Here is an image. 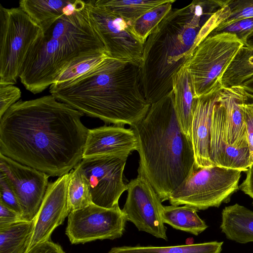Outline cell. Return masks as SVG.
<instances>
[{
    "label": "cell",
    "mask_w": 253,
    "mask_h": 253,
    "mask_svg": "<svg viewBox=\"0 0 253 253\" xmlns=\"http://www.w3.org/2000/svg\"><path fill=\"white\" fill-rule=\"evenodd\" d=\"M84 115L51 94L19 100L0 118V153L49 176L67 174L83 159Z\"/></svg>",
    "instance_id": "6da1fadb"
},
{
    "label": "cell",
    "mask_w": 253,
    "mask_h": 253,
    "mask_svg": "<svg viewBox=\"0 0 253 253\" xmlns=\"http://www.w3.org/2000/svg\"><path fill=\"white\" fill-rule=\"evenodd\" d=\"M219 0H196L172 9L144 43L139 66L141 88L151 105L172 90L173 75L214 29Z\"/></svg>",
    "instance_id": "7a4b0ae2"
},
{
    "label": "cell",
    "mask_w": 253,
    "mask_h": 253,
    "mask_svg": "<svg viewBox=\"0 0 253 253\" xmlns=\"http://www.w3.org/2000/svg\"><path fill=\"white\" fill-rule=\"evenodd\" d=\"M49 92L87 116L116 125L133 126L151 106L141 90L139 66L110 57L74 80L51 84Z\"/></svg>",
    "instance_id": "3957f363"
},
{
    "label": "cell",
    "mask_w": 253,
    "mask_h": 253,
    "mask_svg": "<svg viewBox=\"0 0 253 253\" xmlns=\"http://www.w3.org/2000/svg\"><path fill=\"white\" fill-rule=\"evenodd\" d=\"M130 127L137 141L138 175L151 184L162 202L195 169L191 138L183 131L173 90L151 105L146 116Z\"/></svg>",
    "instance_id": "277c9868"
},
{
    "label": "cell",
    "mask_w": 253,
    "mask_h": 253,
    "mask_svg": "<svg viewBox=\"0 0 253 253\" xmlns=\"http://www.w3.org/2000/svg\"><path fill=\"white\" fill-rule=\"evenodd\" d=\"M95 51L107 53L91 20L87 1L70 0L64 14L32 47L19 78L26 89L41 93L70 62Z\"/></svg>",
    "instance_id": "5b68a950"
},
{
    "label": "cell",
    "mask_w": 253,
    "mask_h": 253,
    "mask_svg": "<svg viewBox=\"0 0 253 253\" xmlns=\"http://www.w3.org/2000/svg\"><path fill=\"white\" fill-rule=\"evenodd\" d=\"M42 34L22 8L0 4V84L16 83L29 52Z\"/></svg>",
    "instance_id": "8992f818"
},
{
    "label": "cell",
    "mask_w": 253,
    "mask_h": 253,
    "mask_svg": "<svg viewBox=\"0 0 253 253\" xmlns=\"http://www.w3.org/2000/svg\"><path fill=\"white\" fill-rule=\"evenodd\" d=\"M244 44L236 35L227 33L209 34L201 41L184 65L196 98L221 84L222 75Z\"/></svg>",
    "instance_id": "52a82bcc"
},
{
    "label": "cell",
    "mask_w": 253,
    "mask_h": 253,
    "mask_svg": "<svg viewBox=\"0 0 253 253\" xmlns=\"http://www.w3.org/2000/svg\"><path fill=\"white\" fill-rule=\"evenodd\" d=\"M243 171L218 166L194 169L170 195L171 205H188L197 210L219 207L239 189Z\"/></svg>",
    "instance_id": "ba28073f"
},
{
    "label": "cell",
    "mask_w": 253,
    "mask_h": 253,
    "mask_svg": "<svg viewBox=\"0 0 253 253\" xmlns=\"http://www.w3.org/2000/svg\"><path fill=\"white\" fill-rule=\"evenodd\" d=\"M91 20L109 56L140 66L144 44L133 33L131 24L94 0H87Z\"/></svg>",
    "instance_id": "9c48e42d"
},
{
    "label": "cell",
    "mask_w": 253,
    "mask_h": 253,
    "mask_svg": "<svg viewBox=\"0 0 253 253\" xmlns=\"http://www.w3.org/2000/svg\"><path fill=\"white\" fill-rule=\"evenodd\" d=\"M127 220L119 205L107 209L91 204L68 216L65 234L72 244L120 238Z\"/></svg>",
    "instance_id": "30bf717a"
},
{
    "label": "cell",
    "mask_w": 253,
    "mask_h": 253,
    "mask_svg": "<svg viewBox=\"0 0 253 253\" xmlns=\"http://www.w3.org/2000/svg\"><path fill=\"white\" fill-rule=\"evenodd\" d=\"M127 159L113 155L89 157L75 167L86 179L93 204L107 209L119 205L120 197L127 189L123 181Z\"/></svg>",
    "instance_id": "8fae6325"
},
{
    "label": "cell",
    "mask_w": 253,
    "mask_h": 253,
    "mask_svg": "<svg viewBox=\"0 0 253 253\" xmlns=\"http://www.w3.org/2000/svg\"><path fill=\"white\" fill-rule=\"evenodd\" d=\"M127 197L122 209L127 220L139 231L168 240L163 218L164 206L151 184L138 175L127 184Z\"/></svg>",
    "instance_id": "7c38bea8"
},
{
    "label": "cell",
    "mask_w": 253,
    "mask_h": 253,
    "mask_svg": "<svg viewBox=\"0 0 253 253\" xmlns=\"http://www.w3.org/2000/svg\"><path fill=\"white\" fill-rule=\"evenodd\" d=\"M0 173L18 199L22 211V220L35 219L47 189L49 176L0 153Z\"/></svg>",
    "instance_id": "4fadbf2b"
},
{
    "label": "cell",
    "mask_w": 253,
    "mask_h": 253,
    "mask_svg": "<svg viewBox=\"0 0 253 253\" xmlns=\"http://www.w3.org/2000/svg\"><path fill=\"white\" fill-rule=\"evenodd\" d=\"M69 172L49 183L27 251L37 244L50 241L53 231L71 212L68 201ZM26 251V252H27Z\"/></svg>",
    "instance_id": "5bb4252c"
},
{
    "label": "cell",
    "mask_w": 253,
    "mask_h": 253,
    "mask_svg": "<svg viewBox=\"0 0 253 253\" xmlns=\"http://www.w3.org/2000/svg\"><path fill=\"white\" fill-rule=\"evenodd\" d=\"M137 149V139L131 127L104 126L88 130L83 159L107 155L127 158Z\"/></svg>",
    "instance_id": "9a60e30c"
},
{
    "label": "cell",
    "mask_w": 253,
    "mask_h": 253,
    "mask_svg": "<svg viewBox=\"0 0 253 253\" xmlns=\"http://www.w3.org/2000/svg\"><path fill=\"white\" fill-rule=\"evenodd\" d=\"M247 101L246 91L240 85L222 88L217 102L226 142L238 148H249L242 108Z\"/></svg>",
    "instance_id": "2e32d148"
},
{
    "label": "cell",
    "mask_w": 253,
    "mask_h": 253,
    "mask_svg": "<svg viewBox=\"0 0 253 253\" xmlns=\"http://www.w3.org/2000/svg\"><path fill=\"white\" fill-rule=\"evenodd\" d=\"M221 84L197 99L191 129L195 169L213 166L210 159V133L213 107L222 88Z\"/></svg>",
    "instance_id": "e0dca14e"
},
{
    "label": "cell",
    "mask_w": 253,
    "mask_h": 253,
    "mask_svg": "<svg viewBox=\"0 0 253 253\" xmlns=\"http://www.w3.org/2000/svg\"><path fill=\"white\" fill-rule=\"evenodd\" d=\"M217 102L213 107L211 116L210 133L211 162L213 166L247 171L253 163L250 149L249 148H238L227 144Z\"/></svg>",
    "instance_id": "ac0fdd59"
},
{
    "label": "cell",
    "mask_w": 253,
    "mask_h": 253,
    "mask_svg": "<svg viewBox=\"0 0 253 253\" xmlns=\"http://www.w3.org/2000/svg\"><path fill=\"white\" fill-rule=\"evenodd\" d=\"M172 90L176 114L184 132L191 138V129L197 99L189 73L185 66L172 78Z\"/></svg>",
    "instance_id": "d6986e66"
},
{
    "label": "cell",
    "mask_w": 253,
    "mask_h": 253,
    "mask_svg": "<svg viewBox=\"0 0 253 253\" xmlns=\"http://www.w3.org/2000/svg\"><path fill=\"white\" fill-rule=\"evenodd\" d=\"M220 228L229 240L241 244L253 242V211L238 204L226 207Z\"/></svg>",
    "instance_id": "ffe728a7"
},
{
    "label": "cell",
    "mask_w": 253,
    "mask_h": 253,
    "mask_svg": "<svg viewBox=\"0 0 253 253\" xmlns=\"http://www.w3.org/2000/svg\"><path fill=\"white\" fill-rule=\"evenodd\" d=\"M198 211L188 205L164 206V222L174 229L197 236L208 227L206 222L197 214Z\"/></svg>",
    "instance_id": "44dd1931"
},
{
    "label": "cell",
    "mask_w": 253,
    "mask_h": 253,
    "mask_svg": "<svg viewBox=\"0 0 253 253\" xmlns=\"http://www.w3.org/2000/svg\"><path fill=\"white\" fill-rule=\"evenodd\" d=\"M69 0H21L19 6L22 8L45 31L64 14Z\"/></svg>",
    "instance_id": "7402d4cb"
},
{
    "label": "cell",
    "mask_w": 253,
    "mask_h": 253,
    "mask_svg": "<svg viewBox=\"0 0 253 253\" xmlns=\"http://www.w3.org/2000/svg\"><path fill=\"white\" fill-rule=\"evenodd\" d=\"M35 219L21 220L0 228V253H25L32 236Z\"/></svg>",
    "instance_id": "603a6c76"
},
{
    "label": "cell",
    "mask_w": 253,
    "mask_h": 253,
    "mask_svg": "<svg viewBox=\"0 0 253 253\" xmlns=\"http://www.w3.org/2000/svg\"><path fill=\"white\" fill-rule=\"evenodd\" d=\"M253 76V46L244 44L222 75L220 83L223 88L240 86Z\"/></svg>",
    "instance_id": "cb8c5ba5"
},
{
    "label": "cell",
    "mask_w": 253,
    "mask_h": 253,
    "mask_svg": "<svg viewBox=\"0 0 253 253\" xmlns=\"http://www.w3.org/2000/svg\"><path fill=\"white\" fill-rule=\"evenodd\" d=\"M223 242L168 247L123 246L114 247L108 253H221Z\"/></svg>",
    "instance_id": "d4e9b609"
},
{
    "label": "cell",
    "mask_w": 253,
    "mask_h": 253,
    "mask_svg": "<svg viewBox=\"0 0 253 253\" xmlns=\"http://www.w3.org/2000/svg\"><path fill=\"white\" fill-rule=\"evenodd\" d=\"M169 0H94L95 2L117 14L131 24L143 14Z\"/></svg>",
    "instance_id": "484cf974"
},
{
    "label": "cell",
    "mask_w": 253,
    "mask_h": 253,
    "mask_svg": "<svg viewBox=\"0 0 253 253\" xmlns=\"http://www.w3.org/2000/svg\"><path fill=\"white\" fill-rule=\"evenodd\" d=\"M109 57L106 52L95 51L77 57L61 71L53 84H58L74 80L97 66Z\"/></svg>",
    "instance_id": "4316f807"
},
{
    "label": "cell",
    "mask_w": 253,
    "mask_h": 253,
    "mask_svg": "<svg viewBox=\"0 0 253 253\" xmlns=\"http://www.w3.org/2000/svg\"><path fill=\"white\" fill-rule=\"evenodd\" d=\"M175 0L158 5L148 11L131 24L133 33L144 44L148 36L172 10Z\"/></svg>",
    "instance_id": "83f0119b"
},
{
    "label": "cell",
    "mask_w": 253,
    "mask_h": 253,
    "mask_svg": "<svg viewBox=\"0 0 253 253\" xmlns=\"http://www.w3.org/2000/svg\"><path fill=\"white\" fill-rule=\"evenodd\" d=\"M68 201L71 211L83 209L92 204L88 183L76 168L69 172Z\"/></svg>",
    "instance_id": "f1b7e54d"
},
{
    "label": "cell",
    "mask_w": 253,
    "mask_h": 253,
    "mask_svg": "<svg viewBox=\"0 0 253 253\" xmlns=\"http://www.w3.org/2000/svg\"><path fill=\"white\" fill-rule=\"evenodd\" d=\"M253 17V0H223L217 12V26Z\"/></svg>",
    "instance_id": "f546056e"
},
{
    "label": "cell",
    "mask_w": 253,
    "mask_h": 253,
    "mask_svg": "<svg viewBox=\"0 0 253 253\" xmlns=\"http://www.w3.org/2000/svg\"><path fill=\"white\" fill-rule=\"evenodd\" d=\"M253 30V17L217 26L210 34L222 33L233 34L236 35L244 43L247 37Z\"/></svg>",
    "instance_id": "4dcf8cb0"
},
{
    "label": "cell",
    "mask_w": 253,
    "mask_h": 253,
    "mask_svg": "<svg viewBox=\"0 0 253 253\" xmlns=\"http://www.w3.org/2000/svg\"><path fill=\"white\" fill-rule=\"evenodd\" d=\"M20 89L11 84H0V118L21 97Z\"/></svg>",
    "instance_id": "1f68e13d"
},
{
    "label": "cell",
    "mask_w": 253,
    "mask_h": 253,
    "mask_svg": "<svg viewBox=\"0 0 253 253\" xmlns=\"http://www.w3.org/2000/svg\"><path fill=\"white\" fill-rule=\"evenodd\" d=\"M0 201L16 211L21 217L22 211L18 199L5 178L0 173Z\"/></svg>",
    "instance_id": "d6a6232c"
},
{
    "label": "cell",
    "mask_w": 253,
    "mask_h": 253,
    "mask_svg": "<svg viewBox=\"0 0 253 253\" xmlns=\"http://www.w3.org/2000/svg\"><path fill=\"white\" fill-rule=\"evenodd\" d=\"M249 148L253 158V102L248 101L242 105Z\"/></svg>",
    "instance_id": "836d02e7"
},
{
    "label": "cell",
    "mask_w": 253,
    "mask_h": 253,
    "mask_svg": "<svg viewBox=\"0 0 253 253\" xmlns=\"http://www.w3.org/2000/svg\"><path fill=\"white\" fill-rule=\"evenodd\" d=\"M21 220L19 213L0 201V228Z\"/></svg>",
    "instance_id": "e575fe53"
},
{
    "label": "cell",
    "mask_w": 253,
    "mask_h": 253,
    "mask_svg": "<svg viewBox=\"0 0 253 253\" xmlns=\"http://www.w3.org/2000/svg\"><path fill=\"white\" fill-rule=\"evenodd\" d=\"M25 253H65L58 244L48 241L39 243Z\"/></svg>",
    "instance_id": "d590c367"
},
{
    "label": "cell",
    "mask_w": 253,
    "mask_h": 253,
    "mask_svg": "<svg viewBox=\"0 0 253 253\" xmlns=\"http://www.w3.org/2000/svg\"><path fill=\"white\" fill-rule=\"evenodd\" d=\"M239 188L253 199V163L248 168L246 178Z\"/></svg>",
    "instance_id": "8d00e7d4"
},
{
    "label": "cell",
    "mask_w": 253,
    "mask_h": 253,
    "mask_svg": "<svg viewBox=\"0 0 253 253\" xmlns=\"http://www.w3.org/2000/svg\"><path fill=\"white\" fill-rule=\"evenodd\" d=\"M241 86L245 91L253 94V76L245 81Z\"/></svg>",
    "instance_id": "74e56055"
},
{
    "label": "cell",
    "mask_w": 253,
    "mask_h": 253,
    "mask_svg": "<svg viewBox=\"0 0 253 253\" xmlns=\"http://www.w3.org/2000/svg\"><path fill=\"white\" fill-rule=\"evenodd\" d=\"M244 44L249 46H253V30L247 37Z\"/></svg>",
    "instance_id": "f35d334b"
},
{
    "label": "cell",
    "mask_w": 253,
    "mask_h": 253,
    "mask_svg": "<svg viewBox=\"0 0 253 253\" xmlns=\"http://www.w3.org/2000/svg\"><path fill=\"white\" fill-rule=\"evenodd\" d=\"M246 95L248 97V101L253 102V94H251L248 92L246 91Z\"/></svg>",
    "instance_id": "ab89813d"
}]
</instances>
